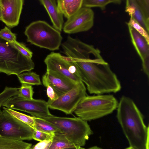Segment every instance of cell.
Wrapping results in <instances>:
<instances>
[{"label": "cell", "instance_id": "9a60e30c", "mask_svg": "<svg viewBox=\"0 0 149 149\" xmlns=\"http://www.w3.org/2000/svg\"><path fill=\"white\" fill-rule=\"evenodd\" d=\"M43 75L59 97L70 90L77 84L56 72L51 70H47Z\"/></svg>", "mask_w": 149, "mask_h": 149}, {"label": "cell", "instance_id": "2e32d148", "mask_svg": "<svg viewBox=\"0 0 149 149\" xmlns=\"http://www.w3.org/2000/svg\"><path fill=\"white\" fill-rule=\"evenodd\" d=\"M46 10L53 24V27L61 32L64 24L63 15L58 10L55 0L39 1Z\"/></svg>", "mask_w": 149, "mask_h": 149}, {"label": "cell", "instance_id": "7402d4cb", "mask_svg": "<svg viewBox=\"0 0 149 149\" xmlns=\"http://www.w3.org/2000/svg\"><path fill=\"white\" fill-rule=\"evenodd\" d=\"M3 109L15 118L29 125L34 129L35 117L27 115L5 107H3Z\"/></svg>", "mask_w": 149, "mask_h": 149}, {"label": "cell", "instance_id": "d6a6232c", "mask_svg": "<svg viewBox=\"0 0 149 149\" xmlns=\"http://www.w3.org/2000/svg\"><path fill=\"white\" fill-rule=\"evenodd\" d=\"M87 149H102V148H100L99 147L95 146H93L92 147H91L90 148H89Z\"/></svg>", "mask_w": 149, "mask_h": 149}, {"label": "cell", "instance_id": "f1b7e54d", "mask_svg": "<svg viewBox=\"0 0 149 149\" xmlns=\"http://www.w3.org/2000/svg\"><path fill=\"white\" fill-rule=\"evenodd\" d=\"M54 135L35 130L33 135V139L40 142L44 141H52Z\"/></svg>", "mask_w": 149, "mask_h": 149}, {"label": "cell", "instance_id": "3957f363", "mask_svg": "<svg viewBox=\"0 0 149 149\" xmlns=\"http://www.w3.org/2000/svg\"><path fill=\"white\" fill-rule=\"evenodd\" d=\"M118 104L117 100L112 95H86L74 112L82 120L90 121L111 113L117 109Z\"/></svg>", "mask_w": 149, "mask_h": 149}, {"label": "cell", "instance_id": "277c9868", "mask_svg": "<svg viewBox=\"0 0 149 149\" xmlns=\"http://www.w3.org/2000/svg\"><path fill=\"white\" fill-rule=\"evenodd\" d=\"M34 67L32 59L25 56L12 42L0 36V72L17 76L31 71Z\"/></svg>", "mask_w": 149, "mask_h": 149}, {"label": "cell", "instance_id": "f546056e", "mask_svg": "<svg viewBox=\"0 0 149 149\" xmlns=\"http://www.w3.org/2000/svg\"><path fill=\"white\" fill-rule=\"evenodd\" d=\"M20 52L27 58L31 59L33 53L23 43L17 41L15 42H12Z\"/></svg>", "mask_w": 149, "mask_h": 149}, {"label": "cell", "instance_id": "5bb4252c", "mask_svg": "<svg viewBox=\"0 0 149 149\" xmlns=\"http://www.w3.org/2000/svg\"><path fill=\"white\" fill-rule=\"evenodd\" d=\"M132 42L142 62L143 70L149 77V44L134 28L127 25Z\"/></svg>", "mask_w": 149, "mask_h": 149}, {"label": "cell", "instance_id": "30bf717a", "mask_svg": "<svg viewBox=\"0 0 149 149\" xmlns=\"http://www.w3.org/2000/svg\"><path fill=\"white\" fill-rule=\"evenodd\" d=\"M94 17L91 8L82 7L64 23L63 31L69 34L87 31L93 25Z\"/></svg>", "mask_w": 149, "mask_h": 149}, {"label": "cell", "instance_id": "4fadbf2b", "mask_svg": "<svg viewBox=\"0 0 149 149\" xmlns=\"http://www.w3.org/2000/svg\"><path fill=\"white\" fill-rule=\"evenodd\" d=\"M2 12L1 21L8 27L18 25L24 0H0Z\"/></svg>", "mask_w": 149, "mask_h": 149}, {"label": "cell", "instance_id": "4316f807", "mask_svg": "<svg viewBox=\"0 0 149 149\" xmlns=\"http://www.w3.org/2000/svg\"><path fill=\"white\" fill-rule=\"evenodd\" d=\"M42 82L44 86L46 87L47 95L49 99L53 101L57 99L59 97L58 95L52 87L48 83L44 75L42 77Z\"/></svg>", "mask_w": 149, "mask_h": 149}, {"label": "cell", "instance_id": "603a6c76", "mask_svg": "<svg viewBox=\"0 0 149 149\" xmlns=\"http://www.w3.org/2000/svg\"><path fill=\"white\" fill-rule=\"evenodd\" d=\"M121 1L120 0H83L82 7L91 8L92 7H99L102 10L105 9L106 6L108 4L113 3L119 4Z\"/></svg>", "mask_w": 149, "mask_h": 149}, {"label": "cell", "instance_id": "44dd1931", "mask_svg": "<svg viewBox=\"0 0 149 149\" xmlns=\"http://www.w3.org/2000/svg\"><path fill=\"white\" fill-rule=\"evenodd\" d=\"M21 84H25L31 85H39L41 84L39 75L33 72H28L22 73L17 75Z\"/></svg>", "mask_w": 149, "mask_h": 149}, {"label": "cell", "instance_id": "e0dca14e", "mask_svg": "<svg viewBox=\"0 0 149 149\" xmlns=\"http://www.w3.org/2000/svg\"><path fill=\"white\" fill-rule=\"evenodd\" d=\"M83 0H57V8L59 12L67 19L82 7Z\"/></svg>", "mask_w": 149, "mask_h": 149}, {"label": "cell", "instance_id": "83f0119b", "mask_svg": "<svg viewBox=\"0 0 149 149\" xmlns=\"http://www.w3.org/2000/svg\"><path fill=\"white\" fill-rule=\"evenodd\" d=\"M0 36L6 40L11 42H17L15 34L6 26L0 30Z\"/></svg>", "mask_w": 149, "mask_h": 149}, {"label": "cell", "instance_id": "7a4b0ae2", "mask_svg": "<svg viewBox=\"0 0 149 149\" xmlns=\"http://www.w3.org/2000/svg\"><path fill=\"white\" fill-rule=\"evenodd\" d=\"M117 118L130 147L135 149H148L149 127L133 100L125 96L120 99Z\"/></svg>", "mask_w": 149, "mask_h": 149}, {"label": "cell", "instance_id": "ac0fdd59", "mask_svg": "<svg viewBox=\"0 0 149 149\" xmlns=\"http://www.w3.org/2000/svg\"><path fill=\"white\" fill-rule=\"evenodd\" d=\"M32 144L0 136V149H30Z\"/></svg>", "mask_w": 149, "mask_h": 149}, {"label": "cell", "instance_id": "d6986e66", "mask_svg": "<svg viewBox=\"0 0 149 149\" xmlns=\"http://www.w3.org/2000/svg\"><path fill=\"white\" fill-rule=\"evenodd\" d=\"M34 129L50 134L61 133L54 125L43 118L35 117Z\"/></svg>", "mask_w": 149, "mask_h": 149}, {"label": "cell", "instance_id": "9c48e42d", "mask_svg": "<svg viewBox=\"0 0 149 149\" xmlns=\"http://www.w3.org/2000/svg\"><path fill=\"white\" fill-rule=\"evenodd\" d=\"M86 95V88L81 81L56 100L52 101L48 99V106L50 109L58 110L66 114H71L74 112L79 103Z\"/></svg>", "mask_w": 149, "mask_h": 149}, {"label": "cell", "instance_id": "cb8c5ba5", "mask_svg": "<svg viewBox=\"0 0 149 149\" xmlns=\"http://www.w3.org/2000/svg\"><path fill=\"white\" fill-rule=\"evenodd\" d=\"M19 88L6 86L0 93V116L2 111L1 108L3 104L9 98L18 94Z\"/></svg>", "mask_w": 149, "mask_h": 149}, {"label": "cell", "instance_id": "484cf974", "mask_svg": "<svg viewBox=\"0 0 149 149\" xmlns=\"http://www.w3.org/2000/svg\"><path fill=\"white\" fill-rule=\"evenodd\" d=\"M127 24V25L131 26L134 28L143 37L148 43L149 44V33L141 26L131 18H130L129 21Z\"/></svg>", "mask_w": 149, "mask_h": 149}, {"label": "cell", "instance_id": "1f68e13d", "mask_svg": "<svg viewBox=\"0 0 149 149\" xmlns=\"http://www.w3.org/2000/svg\"><path fill=\"white\" fill-rule=\"evenodd\" d=\"M60 149H85L82 147H81L78 146H76L73 147L68 148H65Z\"/></svg>", "mask_w": 149, "mask_h": 149}, {"label": "cell", "instance_id": "d4e9b609", "mask_svg": "<svg viewBox=\"0 0 149 149\" xmlns=\"http://www.w3.org/2000/svg\"><path fill=\"white\" fill-rule=\"evenodd\" d=\"M21 84L20 88H19V93L17 95L26 99H33V95L34 92L32 86L25 84Z\"/></svg>", "mask_w": 149, "mask_h": 149}, {"label": "cell", "instance_id": "ba28073f", "mask_svg": "<svg viewBox=\"0 0 149 149\" xmlns=\"http://www.w3.org/2000/svg\"><path fill=\"white\" fill-rule=\"evenodd\" d=\"M3 106L27 113L35 117L45 118L54 116L49 110L47 102L41 100L26 99L16 95L8 99Z\"/></svg>", "mask_w": 149, "mask_h": 149}, {"label": "cell", "instance_id": "6da1fadb", "mask_svg": "<svg viewBox=\"0 0 149 149\" xmlns=\"http://www.w3.org/2000/svg\"><path fill=\"white\" fill-rule=\"evenodd\" d=\"M71 57L78 77L86 85L90 93H116L121 90V85L117 76L101 55L78 51Z\"/></svg>", "mask_w": 149, "mask_h": 149}, {"label": "cell", "instance_id": "836d02e7", "mask_svg": "<svg viewBox=\"0 0 149 149\" xmlns=\"http://www.w3.org/2000/svg\"><path fill=\"white\" fill-rule=\"evenodd\" d=\"M1 18H2V12H1V6L0 1V20L1 21Z\"/></svg>", "mask_w": 149, "mask_h": 149}, {"label": "cell", "instance_id": "e575fe53", "mask_svg": "<svg viewBox=\"0 0 149 149\" xmlns=\"http://www.w3.org/2000/svg\"><path fill=\"white\" fill-rule=\"evenodd\" d=\"M125 149H135L133 148H132V147L130 146V147L127 148Z\"/></svg>", "mask_w": 149, "mask_h": 149}, {"label": "cell", "instance_id": "7c38bea8", "mask_svg": "<svg viewBox=\"0 0 149 149\" xmlns=\"http://www.w3.org/2000/svg\"><path fill=\"white\" fill-rule=\"evenodd\" d=\"M125 12L149 33V0H127Z\"/></svg>", "mask_w": 149, "mask_h": 149}, {"label": "cell", "instance_id": "5b68a950", "mask_svg": "<svg viewBox=\"0 0 149 149\" xmlns=\"http://www.w3.org/2000/svg\"><path fill=\"white\" fill-rule=\"evenodd\" d=\"M24 33L28 42L50 51L59 49L62 43L61 32L44 21L32 22L26 27Z\"/></svg>", "mask_w": 149, "mask_h": 149}, {"label": "cell", "instance_id": "4dcf8cb0", "mask_svg": "<svg viewBox=\"0 0 149 149\" xmlns=\"http://www.w3.org/2000/svg\"><path fill=\"white\" fill-rule=\"evenodd\" d=\"M52 141H44L38 143L30 149H48Z\"/></svg>", "mask_w": 149, "mask_h": 149}, {"label": "cell", "instance_id": "8fae6325", "mask_svg": "<svg viewBox=\"0 0 149 149\" xmlns=\"http://www.w3.org/2000/svg\"><path fill=\"white\" fill-rule=\"evenodd\" d=\"M61 55L59 53L52 52L46 56L44 62L47 70L56 72L76 84L81 81L74 74L76 68L74 63L64 61L61 58Z\"/></svg>", "mask_w": 149, "mask_h": 149}, {"label": "cell", "instance_id": "52a82bcc", "mask_svg": "<svg viewBox=\"0 0 149 149\" xmlns=\"http://www.w3.org/2000/svg\"><path fill=\"white\" fill-rule=\"evenodd\" d=\"M35 130L3 109L0 116V136L23 141L33 139Z\"/></svg>", "mask_w": 149, "mask_h": 149}, {"label": "cell", "instance_id": "8992f818", "mask_svg": "<svg viewBox=\"0 0 149 149\" xmlns=\"http://www.w3.org/2000/svg\"><path fill=\"white\" fill-rule=\"evenodd\" d=\"M54 125L76 146H84L93 132L86 121L79 117L53 116L43 118Z\"/></svg>", "mask_w": 149, "mask_h": 149}, {"label": "cell", "instance_id": "ffe728a7", "mask_svg": "<svg viewBox=\"0 0 149 149\" xmlns=\"http://www.w3.org/2000/svg\"><path fill=\"white\" fill-rule=\"evenodd\" d=\"M75 146L61 133H58L54 135L52 143L48 149H60Z\"/></svg>", "mask_w": 149, "mask_h": 149}]
</instances>
